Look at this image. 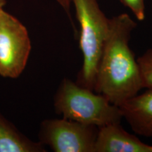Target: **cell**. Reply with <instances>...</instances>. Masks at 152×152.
<instances>
[{"instance_id":"4","label":"cell","mask_w":152,"mask_h":152,"mask_svg":"<svg viewBox=\"0 0 152 152\" xmlns=\"http://www.w3.org/2000/svg\"><path fill=\"white\" fill-rule=\"evenodd\" d=\"M99 128L66 118L42 122L39 140L55 152H94Z\"/></svg>"},{"instance_id":"13","label":"cell","mask_w":152,"mask_h":152,"mask_svg":"<svg viewBox=\"0 0 152 152\" xmlns=\"http://www.w3.org/2000/svg\"><path fill=\"white\" fill-rule=\"evenodd\" d=\"M2 9H3V8H0V14H1V11L2 10Z\"/></svg>"},{"instance_id":"10","label":"cell","mask_w":152,"mask_h":152,"mask_svg":"<svg viewBox=\"0 0 152 152\" xmlns=\"http://www.w3.org/2000/svg\"><path fill=\"white\" fill-rule=\"evenodd\" d=\"M145 0H120L122 4L128 8L139 21L145 18Z\"/></svg>"},{"instance_id":"2","label":"cell","mask_w":152,"mask_h":152,"mask_svg":"<svg viewBox=\"0 0 152 152\" xmlns=\"http://www.w3.org/2000/svg\"><path fill=\"white\" fill-rule=\"evenodd\" d=\"M55 111L64 118L101 128L121 123L123 114L119 106L103 95L64 78L54 96Z\"/></svg>"},{"instance_id":"8","label":"cell","mask_w":152,"mask_h":152,"mask_svg":"<svg viewBox=\"0 0 152 152\" xmlns=\"http://www.w3.org/2000/svg\"><path fill=\"white\" fill-rule=\"evenodd\" d=\"M45 151L42 144L30 140L0 115V152Z\"/></svg>"},{"instance_id":"9","label":"cell","mask_w":152,"mask_h":152,"mask_svg":"<svg viewBox=\"0 0 152 152\" xmlns=\"http://www.w3.org/2000/svg\"><path fill=\"white\" fill-rule=\"evenodd\" d=\"M143 88L152 90V48L137 58Z\"/></svg>"},{"instance_id":"11","label":"cell","mask_w":152,"mask_h":152,"mask_svg":"<svg viewBox=\"0 0 152 152\" xmlns=\"http://www.w3.org/2000/svg\"><path fill=\"white\" fill-rule=\"evenodd\" d=\"M57 3L59 4L62 9H64L66 14H67L69 20L71 22H73V19H72L71 13V0H54Z\"/></svg>"},{"instance_id":"5","label":"cell","mask_w":152,"mask_h":152,"mask_svg":"<svg viewBox=\"0 0 152 152\" xmlns=\"http://www.w3.org/2000/svg\"><path fill=\"white\" fill-rule=\"evenodd\" d=\"M31 51L27 28L2 9L0 14V75L16 78L26 68Z\"/></svg>"},{"instance_id":"1","label":"cell","mask_w":152,"mask_h":152,"mask_svg":"<svg viewBox=\"0 0 152 152\" xmlns=\"http://www.w3.org/2000/svg\"><path fill=\"white\" fill-rule=\"evenodd\" d=\"M137 23L128 14L111 18L95 78V92L119 106L143 88L140 68L129 45Z\"/></svg>"},{"instance_id":"6","label":"cell","mask_w":152,"mask_h":152,"mask_svg":"<svg viewBox=\"0 0 152 152\" xmlns=\"http://www.w3.org/2000/svg\"><path fill=\"white\" fill-rule=\"evenodd\" d=\"M94 152H152V145L128 133L121 123H113L99 128Z\"/></svg>"},{"instance_id":"3","label":"cell","mask_w":152,"mask_h":152,"mask_svg":"<svg viewBox=\"0 0 152 152\" xmlns=\"http://www.w3.org/2000/svg\"><path fill=\"white\" fill-rule=\"evenodd\" d=\"M71 2L80 26L79 43L83 56V65L75 82L94 90L100 57L109 33L111 18L101 10L97 0H71Z\"/></svg>"},{"instance_id":"7","label":"cell","mask_w":152,"mask_h":152,"mask_svg":"<svg viewBox=\"0 0 152 152\" xmlns=\"http://www.w3.org/2000/svg\"><path fill=\"white\" fill-rule=\"evenodd\" d=\"M132 130L139 135L152 137V90L147 89L119 106Z\"/></svg>"},{"instance_id":"12","label":"cell","mask_w":152,"mask_h":152,"mask_svg":"<svg viewBox=\"0 0 152 152\" xmlns=\"http://www.w3.org/2000/svg\"><path fill=\"white\" fill-rule=\"evenodd\" d=\"M6 4V0H0V8H3Z\"/></svg>"}]
</instances>
